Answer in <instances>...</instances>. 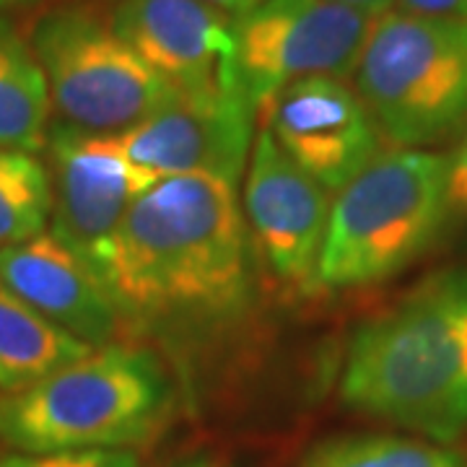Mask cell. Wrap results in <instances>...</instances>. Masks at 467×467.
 I'll return each mask as SVG.
<instances>
[{
	"label": "cell",
	"mask_w": 467,
	"mask_h": 467,
	"mask_svg": "<svg viewBox=\"0 0 467 467\" xmlns=\"http://www.w3.org/2000/svg\"><path fill=\"white\" fill-rule=\"evenodd\" d=\"M97 273L128 330L169 346L236 327L252 306V239L234 184L169 177L143 192Z\"/></svg>",
	"instance_id": "1"
},
{
	"label": "cell",
	"mask_w": 467,
	"mask_h": 467,
	"mask_svg": "<svg viewBox=\"0 0 467 467\" xmlns=\"http://www.w3.org/2000/svg\"><path fill=\"white\" fill-rule=\"evenodd\" d=\"M343 402L436 444L467 434V270H447L350 337Z\"/></svg>",
	"instance_id": "2"
},
{
	"label": "cell",
	"mask_w": 467,
	"mask_h": 467,
	"mask_svg": "<svg viewBox=\"0 0 467 467\" xmlns=\"http://www.w3.org/2000/svg\"><path fill=\"white\" fill-rule=\"evenodd\" d=\"M169 408L171 384L159 358L109 343L0 392V441L18 451L130 450L156 436Z\"/></svg>",
	"instance_id": "3"
},
{
	"label": "cell",
	"mask_w": 467,
	"mask_h": 467,
	"mask_svg": "<svg viewBox=\"0 0 467 467\" xmlns=\"http://www.w3.org/2000/svg\"><path fill=\"white\" fill-rule=\"evenodd\" d=\"M447 229L444 156L387 149L333 195L317 288L348 291L389 281Z\"/></svg>",
	"instance_id": "4"
},
{
	"label": "cell",
	"mask_w": 467,
	"mask_h": 467,
	"mask_svg": "<svg viewBox=\"0 0 467 467\" xmlns=\"http://www.w3.org/2000/svg\"><path fill=\"white\" fill-rule=\"evenodd\" d=\"M350 78L395 149L454 140L467 125V21L389 8Z\"/></svg>",
	"instance_id": "5"
},
{
	"label": "cell",
	"mask_w": 467,
	"mask_h": 467,
	"mask_svg": "<svg viewBox=\"0 0 467 467\" xmlns=\"http://www.w3.org/2000/svg\"><path fill=\"white\" fill-rule=\"evenodd\" d=\"M63 125L86 133H125L180 97L115 32L94 5L45 11L29 34Z\"/></svg>",
	"instance_id": "6"
},
{
	"label": "cell",
	"mask_w": 467,
	"mask_h": 467,
	"mask_svg": "<svg viewBox=\"0 0 467 467\" xmlns=\"http://www.w3.org/2000/svg\"><path fill=\"white\" fill-rule=\"evenodd\" d=\"M377 16L337 0H263L234 18L236 84L257 115L304 78L348 81Z\"/></svg>",
	"instance_id": "7"
},
{
	"label": "cell",
	"mask_w": 467,
	"mask_h": 467,
	"mask_svg": "<svg viewBox=\"0 0 467 467\" xmlns=\"http://www.w3.org/2000/svg\"><path fill=\"white\" fill-rule=\"evenodd\" d=\"M45 149L50 153V232L97 270L130 208L161 180L135 167L117 135L55 122Z\"/></svg>",
	"instance_id": "8"
},
{
	"label": "cell",
	"mask_w": 467,
	"mask_h": 467,
	"mask_svg": "<svg viewBox=\"0 0 467 467\" xmlns=\"http://www.w3.org/2000/svg\"><path fill=\"white\" fill-rule=\"evenodd\" d=\"M265 130L285 156L330 195L387 150V138L343 78H304L263 107Z\"/></svg>",
	"instance_id": "9"
},
{
	"label": "cell",
	"mask_w": 467,
	"mask_h": 467,
	"mask_svg": "<svg viewBox=\"0 0 467 467\" xmlns=\"http://www.w3.org/2000/svg\"><path fill=\"white\" fill-rule=\"evenodd\" d=\"M257 109L242 88L174 97L125 133L119 149L135 167L169 177H216L236 184L250 161Z\"/></svg>",
	"instance_id": "10"
},
{
	"label": "cell",
	"mask_w": 467,
	"mask_h": 467,
	"mask_svg": "<svg viewBox=\"0 0 467 467\" xmlns=\"http://www.w3.org/2000/svg\"><path fill=\"white\" fill-rule=\"evenodd\" d=\"M244 177V223L270 273L301 294L317 288L333 195L257 130Z\"/></svg>",
	"instance_id": "11"
},
{
	"label": "cell",
	"mask_w": 467,
	"mask_h": 467,
	"mask_svg": "<svg viewBox=\"0 0 467 467\" xmlns=\"http://www.w3.org/2000/svg\"><path fill=\"white\" fill-rule=\"evenodd\" d=\"M115 32L182 97L236 91L234 18L201 0H119Z\"/></svg>",
	"instance_id": "12"
},
{
	"label": "cell",
	"mask_w": 467,
	"mask_h": 467,
	"mask_svg": "<svg viewBox=\"0 0 467 467\" xmlns=\"http://www.w3.org/2000/svg\"><path fill=\"white\" fill-rule=\"evenodd\" d=\"M0 278L34 312L88 348L115 343L125 327L99 273L52 232L0 252Z\"/></svg>",
	"instance_id": "13"
},
{
	"label": "cell",
	"mask_w": 467,
	"mask_h": 467,
	"mask_svg": "<svg viewBox=\"0 0 467 467\" xmlns=\"http://www.w3.org/2000/svg\"><path fill=\"white\" fill-rule=\"evenodd\" d=\"M50 88L16 24L0 16V149L36 153L50 135Z\"/></svg>",
	"instance_id": "14"
},
{
	"label": "cell",
	"mask_w": 467,
	"mask_h": 467,
	"mask_svg": "<svg viewBox=\"0 0 467 467\" xmlns=\"http://www.w3.org/2000/svg\"><path fill=\"white\" fill-rule=\"evenodd\" d=\"M0 278V392H14L88 353Z\"/></svg>",
	"instance_id": "15"
},
{
	"label": "cell",
	"mask_w": 467,
	"mask_h": 467,
	"mask_svg": "<svg viewBox=\"0 0 467 467\" xmlns=\"http://www.w3.org/2000/svg\"><path fill=\"white\" fill-rule=\"evenodd\" d=\"M50 211L47 167L34 153L0 149V252L47 232Z\"/></svg>",
	"instance_id": "16"
},
{
	"label": "cell",
	"mask_w": 467,
	"mask_h": 467,
	"mask_svg": "<svg viewBox=\"0 0 467 467\" xmlns=\"http://www.w3.org/2000/svg\"><path fill=\"white\" fill-rule=\"evenodd\" d=\"M299 467H465V460L429 439L361 434L322 441Z\"/></svg>",
	"instance_id": "17"
},
{
	"label": "cell",
	"mask_w": 467,
	"mask_h": 467,
	"mask_svg": "<svg viewBox=\"0 0 467 467\" xmlns=\"http://www.w3.org/2000/svg\"><path fill=\"white\" fill-rule=\"evenodd\" d=\"M0 467H140L133 450L21 451L0 457Z\"/></svg>",
	"instance_id": "18"
},
{
	"label": "cell",
	"mask_w": 467,
	"mask_h": 467,
	"mask_svg": "<svg viewBox=\"0 0 467 467\" xmlns=\"http://www.w3.org/2000/svg\"><path fill=\"white\" fill-rule=\"evenodd\" d=\"M444 156V195L450 226L467 223V125Z\"/></svg>",
	"instance_id": "19"
},
{
	"label": "cell",
	"mask_w": 467,
	"mask_h": 467,
	"mask_svg": "<svg viewBox=\"0 0 467 467\" xmlns=\"http://www.w3.org/2000/svg\"><path fill=\"white\" fill-rule=\"evenodd\" d=\"M395 8L416 16L467 21V0H395Z\"/></svg>",
	"instance_id": "20"
},
{
	"label": "cell",
	"mask_w": 467,
	"mask_h": 467,
	"mask_svg": "<svg viewBox=\"0 0 467 467\" xmlns=\"http://www.w3.org/2000/svg\"><path fill=\"white\" fill-rule=\"evenodd\" d=\"M201 3H208V5H213L218 11L229 14L232 18H239L242 14L252 11L257 3H263V0H201Z\"/></svg>",
	"instance_id": "21"
},
{
	"label": "cell",
	"mask_w": 467,
	"mask_h": 467,
	"mask_svg": "<svg viewBox=\"0 0 467 467\" xmlns=\"http://www.w3.org/2000/svg\"><path fill=\"white\" fill-rule=\"evenodd\" d=\"M343 5H350L361 14H368V16H382L389 8H395V0H337Z\"/></svg>",
	"instance_id": "22"
},
{
	"label": "cell",
	"mask_w": 467,
	"mask_h": 467,
	"mask_svg": "<svg viewBox=\"0 0 467 467\" xmlns=\"http://www.w3.org/2000/svg\"><path fill=\"white\" fill-rule=\"evenodd\" d=\"M39 0H0V16L11 14V11H21V8H32Z\"/></svg>",
	"instance_id": "23"
},
{
	"label": "cell",
	"mask_w": 467,
	"mask_h": 467,
	"mask_svg": "<svg viewBox=\"0 0 467 467\" xmlns=\"http://www.w3.org/2000/svg\"><path fill=\"white\" fill-rule=\"evenodd\" d=\"M182 467H221V465L211 462V460H195V462H187V465H182Z\"/></svg>",
	"instance_id": "24"
}]
</instances>
